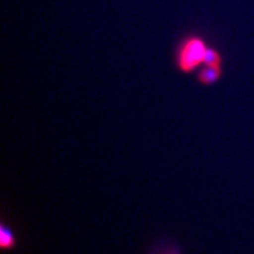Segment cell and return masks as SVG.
Masks as SVG:
<instances>
[{
	"label": "cell",
	"instance_id": "6da1fadb",
	"mask_svg": "<svg viewBox=\"0 0 254 254\" xmlns=\"http://www.w3.org/2000/svg\"><path fill=\"white\" fill-rule=\"evenodd\" d=\"M209 47L205 39L198 34H189L182 38L175 52V62L179 71L192 73L203 66Z\"/></svg>",
	"mask_w": 254,
	"mask_h": 254
},
{
	"label": "cell",
	"instance_id": "7a4b0ae2",
	"mask_svg": "<svg viewBox=\"0 0 254 254\" xmlns=\"http://www.w3.org/2000/svg\"><path fill=\"white\" fill-rule=\"evenodd\" d=\"M221 68L222 67H214V66H206V65L202 66L201 69L199 70V72L197 74L198 82H199L201 85H205V86L216 83L222 74Z\"/></svg>",
	"mask_w": 254,
	"mask_h": 254
},
{
	"label": "cell",
	"instance_id": "3957f363",
	"mask_svg": "<svg viewBox=\"0 0 254 254\" xmlns=\"http://www.w3.org/2000/svg\"><path fill=\"white\" fill-rule=\"evenodd\" d=\"M15 245L16 241L11 230L4 225H1L0 227V247L3 250H10L15 247Z\"/></svg>",
	"mask_w": 254,
	"mask_h": 254
},
{
	"label": "cell",
	"instance_id": "277c9868",
	"mask_svg": "<svg viewBox=\"0 0 254 254\" xmlns=\"http://www.w3.org/2000/svg\"><path fill=\"white\" fill-rule=\"evenodd\" d=\"M221 64H222L221 54L215 49V48H213V47L210 46L208 51H206L204 65L214 66V67H221Z\"/></svg>",
	"mask_w": 254,
	"mask_h": 254
}]
</instances>
